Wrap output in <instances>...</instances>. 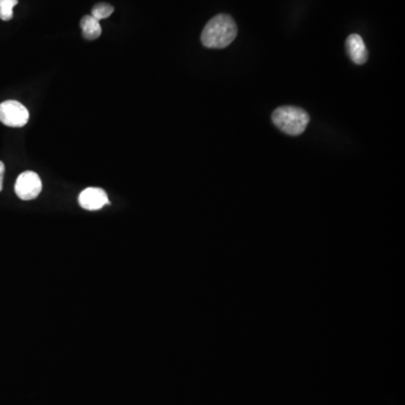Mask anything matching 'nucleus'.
Masks as SVG:
<instances>
[{
	"mask_svg": "<svg viewBox=\"0 0 405 405\" xmlns=\"http://www.w3.org/2000/svg\"><path fill=\"white\" fill-rule=\"evenodd\" d=\"M238 34L236 21L225 14L213 17L202 30V46L209 48H223L230 46Z\"/></svg>",
	"mask_w": 405,
	"mask_h": 405,
	"instance_id": "f257e3e1",
	"label": "nucleus"
},
{
	"mask_svg": "<svg viewBox=\"0 0 405 405\" xmlns=\"http://www.w3.org/2000/svg\"><path fill=\"white\" fill-rule=\"evenodd\" d=\"M272 118L281 132L292 136L301 135L310 122L309 114L295 106L279 107L272 113Z\"/></svg>",
	"mask_w": 405,
	"mask_h": 405,
	"instance_id": "f03ea898",
	"label": "nucleus"
},
{
	"mask_svg": "<svg viewBox=\"0 0 405 405\" xmlns=\"http://www.w3.org/2000/svg\"><path fill=\"white\" fill-rule=\"evenodd\" d=\"M30 113L17 100H6L0 104V122L10 127H21L28 124Z\"/></svg>",
	"mask_w": 405,
	"mask_h": 405,
	"instance_id": "7ed1b4c3",
	"label": "nucleus"
},
{
	"mask_svg": "<svg viewBox=\"0 0 405 405\" xmlns=\"http://www.w3.org/2000/svg\"><path fill=\"white\" fill-rule=\"evenodd\" d=\"M42 191V182L34 171H25L16 180L15 193L23 200H35Z\"/></svg>",
	"mask_w": 405,
	"mask_h": 405,
	"instance_id": "20e7f679",
	"label": "nucleus"
},
{
	"mask_svg": "<svg viewBox=\"0 0 405 405\" xmlns=\"http://www.w3.org/2000/svg\"><path fill=\"white\" fill-rule=\"evenodd\" d=\"M79 204L82 209L87 211H98L103 209L104 206L109 205V196L106 191L102 188L89 187L82 191L79 195Z\"/></svg>",
	"mask_w": 405,
	"mask_h": 405,
	"instance_id": "39448f33",
	"label": "nucleus"
},
{
	"mask_svg": "<svg viewBox=\"0 0 405 405\" xmlns=\"http://www.w3.org/2000/svg\"><path fill=\"white\" fill-rule=\"evenodd\" d=\"M346 48L351 61L356 64H365L368 59V51L364 39L358 34H351L346 39Z\"/></svg>",
	"mask_w": 405,
	"mask_h": 405,
	"instance_id": "423d86ee",
	"label": "nucleus"
},
{
	"mask_svg": "<svg viewBox=\"0 0 405 405\" xmlns=\"http://www.w3.org/2000/svg\"><path fill=\"white\" fill-rule=\"evenodd\" d=\"M80 26H82V35L85 39L93 41L102 35V26H100V21H97L91 15L84 16L80 21Z\"/></svg>",
	"mask_w": 405,
	"mask_h": 405,
	"instance_id": "0eeeda50",
	"label": "nucleus"
},
{
	"mask_svg": "<svg viewBox=\"0 0 405 405\" xmlns=\"http://www.w3.org/2000/svg\"><path fill=\"white\" fill-rule=\"evenodd\" d=\"M114 12V7L111 6L109 3H97L91 10V16L95 17L97 21L107 19Z\"/></svg>",
	"mask_w": 405,
	"mask_h": 405,
	"instance_id": "6e6552de",
	"label": "nucleus"
},
{
	"mask_svg": "<svg viewBox=\"0 0 405 405\" xmlns=\"http://www.w3.org/2000/svg\"><path fill=\"white\" fill-rule=\"evenodd\" d=\"M19 3V0H0V19L10 21L14 16V7Z\"/></svg>",
	"mask_w": 405,
	"mask_h": 405,
	"instance_id": "1a4fd4ad",
	"label": "nucleus"
},
{
	"mask_svg": "<svg viewBox=\"0 0 405 405\" xmlns=\"http://www.w3.org/2000/svg\"><path fill=\"white\" fill-rule=\"evenodd\" d=\"M3 175H5V164L0 161V191H3Z\"/></svg>",
	"mask_w": 405,
	"mask_h": 405,
	"instance_id": "9d476101",
	"label": "nucleus"
}]
</instances>
